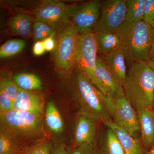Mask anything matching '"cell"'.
<instances>
[{
  "instance_id": "obj_10",
  "label": "cell",
  "mask_w": 154,
  "mask_h": 154,
  "mask_svg": "<svg viewBox=\"0 0 154 154\" xmlns=\"http://www.w3.org/2000/svg\"><path fill=\"white\" fill-rule=\"evenodd\" d=\"M67 8L65 4L59 1H45L34 10L35 21L44 22L55 30L60 27L65 28L69 22Z\"/></svg>"
},
{
  "instance_id": "obj_3",
  "label": "cell",
  "mask_w": 154,
  "mask_h": 154,
  "mask_svg": "<svg viewBox=\"0 0 154 154\" xmlns=\"http://www.w3.org/2000/svg\"><path fill=\"white\" fill-rule=\"evenodd\" d=\"M74 88L78 113L90 116L100 121L111 120L114 99L104 95L79 71L76 76Z\"/></svg>"
},
{
  "instance_id": "obj_2",
  "label": "cell",
  "mask_w": 154,
  "mask_h": 154,
  "mask_svg": "<svg viewBox=\"0 0 154 154\" xmlns=\"http://www.w3.org/2000/svg\"><path fill=\"white\" fill-rule=\"evenodd\" d=\"M122 88L125 96L136 111L152 108L154 71L147 61L130 65Z\"/></svg>"
},
{
  "instance_id": "obj_1",
  "label": "cell",
  "mask_w": 154,
  "mask_h": 154,
  "mask_svg": "<svg viewBox=\"0 0 154 154\" xmlns=\"http://www.w3.org/2000/svg\"><path fill=\"white\" fill-rule=\"evenodd\" d=\"M43 119L34 113L12 109L0 114V132L24 153L47 137Z\"/></svg>"
},
{
  "instance_id": "obj_34",
  "label": "cell",
  "mask_w": 154,
  "mask_h": 154,
  "mask_svg": "<svg viewBox=\"0 0 154 154\" xmlns=\"http://www.w3.org/2000/svg\"><path fill=\"white\" fill-rule=\"evenodd\" d=\"M148 63L149 65L150 66L152 69L154 71V62L152 61H148Z\"/></svg>"
},
{
  "instance_id": "obj_11",
  "label": "cell",
  "mask_w": 154,
  "mask_h": 154,
  "mask_svg": "<svg viewBox=\"0 0 154 154\" xmlns=\"http://www.w3.org/2000/svg\"><path fill=\"white\" fill-rule=\"evenodd\" d=\"M99 121L90 116L78 113L75 119L72 146L75 147L84 143H96Z\"/></svg>"
},
{
  "instance_id": "obj_29",
  "label": "cell",
  "mask_w": 154,
  "mask_h": 154,
  "mask_svg": "<svg viewBox=\"0 0 154 154\" xmlns=\"http://www.w3.org/2000/svg\"><path fill=\"white\" fill-rule=\"evenodd\" d=\"M154 19V0H145L143 21L151 25Z\"/></svg>"
},
{
  "instance_id": "obj_28",
  "label": "cell",
  "mask_w": 154,
  "mask_h": 154,
  "mask_svg": "<svg viewBox=\"0 0 154 154\" xmlns=\"http://www.w3.org/2000/svg\"><path fill=\"white\" fill-rule=\"evenodd\" d=\"M17 149L5 135L0 132V154H23Z\"/></svg>"
},
{
  "instance_id": "obj_6",
  "label": "cell",
  "mask_w": 154,
  "mask_h": 154,
  "mask_svg": "<svg viewBox=\"0 0 154 154\" xmlns=\"http://www.w3.org/2000/svg\"><path fill=\"white\" fill-rule=\"evenodd\" d=\"M98 53V47L94 32L80 35L75 66L79 71L85 75L94 85L106 96L105 90L95 73Z\"/></svg>"
},
{
  "instance_id": "obj_12",
  "label": "cell",
  "mask_w": 154,
  "mask_h": 154,
  "mask_svg": "<svg viewBox=\"0 0 154 154\" xmlns=\"http://www.w3.org/2000/svg\"><path fill=\"white\" fill-rule=\"evenodd\" d=\"M13 109L43 117L45 109L44 96L38 91H26L19 88Z\"/></svg>"
},
{
  "instance_id": "obj_22",
  "label": "cell",
  "mask_w": 154,
  "mask_h": 154,
  "mask_svg": "<svg viewBox=\"0 0 154 154\" xmlns=\"http://www.w3.org/2000/svg\"><path fill=\"white\" fill-rule=\"evenodd\" d=\"M13 81L20 89L24 91H38L42 90V81L34 74L22 73L15 75Z\"/></svg>"
},
{
  "instance_id": "obj_36",
  "label": "cell",
  "mask_w": 154,
  "mask_h": 154,
  "mask_svg": "<svg viewBox=\"0 0 154 154\" xmlns=\"http://www.w3.org/2000/svg\"><path fill=\"white\" fill-rule=\"evenodd\" d=\"M152 109L154 110V94L153 95V98L152 101Z\"/></svg>"
},
{
  "instance_id": "obj_16",
  "label": "cell",
  "mask_w": 154,
  "mask_h": 154,
  "mask_svg": "<svg viewBox=\"0 0 154 154\" xmlns=\"http://www.w3.org/2000/svg\"><path fill=\"white\" fill-rule=\"evenodd\" d=\"M104 62L116 81L122 86L126 79V59L121 48L105 56Z\"/></svg>"
},
{
  "instance_id": "obj_18",
  "label": "cell",
  "mask_w": 154,
  "mask_h": 154,
  "mask_svg": "<svg viewBox=\"0 0 154 154\" xmlns=\"http://www.w3.org/2000/svg\"><path fill=\"white\" fill-rule=\"evenodd\" d=\"M19 88L14 81L2 79L0 82V114L13 109Z\"/></svg>"
},
{
  "instance_id": "obj_14",
  "label": "cell",
  "mask_w": 154,
  "mask_h": 154,
  "mask_svg": "<svg viewBox=\"0 0 154 154\" xmlns=\"http://www.w3.org/2000/svg\"><path fill=\"white\" fill-rule=\"evenodd\" d=\"M104 125L111 128L117 136L125 154H146L140 139L136 138L112 120L103 121Z\"/></svg>"
},
{
  "instance_id": "obj_25",
  "label": "cell",
  "mask_w": 154,
  "mask_h": 154,
  "mask_svg": "<svg viewBox=\"0 0 154 154\" xmlns=\"http://www.w3.org/2000/svg\"><path fill=\"white\" fill-rule=\"evenodd\" d=\"M56 33V30L49 25L40 21H34L32 35L35 41H43L48 37H54Z\"/></svg>"
},
{
  "instance_id": "obj_27",
  "label": "cell",
  "mask_w": 154,
  "mask_h": 154,
  "mask_svg": "<svg viewBox=\"0 0 154 154\" xmlns=\"http://www.w3.org/2000/svg\"><path fill=\"white\" fill-rule=\"evenodd\" d=\"M69 154H99L97 143H84L67 147Z\"/></svg>"
},
{
  "instance_id": "obj_33",
  "label": "cell",
  "mask_w": 154,
  "mask_h": 154,
  "mask_svg": "<svg viewBox=\"0 0 154 154\" xmlns=\"http://www.w3.org/2000/svg\"><path fill=\"white\" fill-rule=\"evenodd\" d=\"M149 60L154 62V38L149 52Z\"/></svg>"
},
{
  "instance_id": "obj_32",
  "label": "cell",
  "mask_w": 154,
  "mask_h": 154,
  "mask_svg": "<svg viewBox=\"0 0 154 154\" xmlns=\"http://www.w3.org/2000/svg\"><path fill=\"white\" fill-rule=\"evenodd\" d=\"M51 154H69L67 147L64 143L58 144L52 148Z\"/></svg>"
},
{
  "instance_id": "obj_21",
  "label": "cell",
  "mask_w": 154,
  "mask_h": 154,
  "mask_svg": "<svg viewBox=\"0 0 154 154\" xmlns=\"http://www.w3.org/2000/svg\"><path fill=\"white\" fill-rule=\"evenodd\" d=\"M45 122L48 129L55 134H60L64 130L62 117L55 103L48 102L45 111Z\"/></svg>"
},
{
  "instance_id": "obj_7",
  "label": "cell",
  "mask_w": 154,
  "mask_h": 154,
  "mask_svg": "<svg viewBox=\"0 0 154 154\" xmlns=\"http://www.w3.org/2000/svg\"><path fill=\"white\" fill-rule=\"evenodd\" d=\"M101 1L94 0L68 6L67 14L80 35L93 32L101 14Z\"/></svg>"
},
{
  "instance_id": "obj_8",
  "label": "cell",
  "mask_w": 154,
  "mask_h": 154,
  "mask_svg": "<svg viewBox=\"0 0 154 154\" xmlns=\"http://www.w3.org/2000/svg\"><path fill=\"white\" fill-rule=\"evenodd\" d=\"M126 0L101 1V14L94 33L115 32L126 21Z\"/></svg>"
},
{
  "instance_id": "obj_35",
  "label": "cell",
  "mask_w": 154,
  "mask_h": 154,
  "mask_svg": "<svg viewBox=\"0 0 154 154\" xmlns=\"http://www.w3.org/2000/svg\"><path fill=\"white\" fill-rule=\"evenodd\" d=\"M146 154H154V146Z\"/></svg>"
},
{
  "instance_id": "obj_15",
  "label": "cell",
  "mask_w": 154,
  "mask_h": 154,
  "mask_svg": "<svg viewBox=\"0 0 154 154\" xmlns=\"http://www.w3.org/2000/svg\"><path fill=\"white\" fill-rule=\"evenodd\" d=\"M139 123L141 141L145 149L154 146V110L146 108L137 111Z\"/></svg>"
},
{
  "instance_id": "obj_23",
  "label": "cell",
  "mask_w": 154,
  "mask_h": 154,
  "mask_svg": "<svg viewBox=\"0 0 154 154\" xmlns=\"http://www.w3.org/2000/svg\"><path fill=\"white\" fill-rule=\"evenodd\" d=\"M145 0H126V21L138 22L143 19Z\"/></svg>"
},
{
  "instance_id": "obj_37",
  "label": "cell",
  "mask_w": 154,
  "mask_h": 154,
  "mask_svg": "<svg viewBox=\"0 0 154 154\" xmlns=\"http://www.w3.org/2000/svg\"><path fill=\"white\" fill-rule=\"evenodd\" d=\"M151 26L154 32V19L152 23Z\"/></svg>"
},
{
  "instance_id": "obj_20",
  "label": "cell",
  "mask_w": 154,
  "mask_h": 154,
  "mask_svg": "<svg viewBox=\"0 0 154 154\" xmlns=\"http://www.w3.org/2000/svg\"><path fill=\"white\" fill-rule=\"evenodd\" d=\"M98 47V53L106 56L120 48V39L116 32H99L94 33Z\"/></svg>"
},
{
  "instance_id": "obj_31",
  "label": "cell",
  "mask_w": 154,
  "mask_h": 154,
  "mask_svg": "<svg viewBox=\"0 0 154 154\" xmlns=\"http://www.w3.org/2000/svg\"><path fill=\"white\" fill-rule=\"evenodd\" d=\"M42 41L46 51H51L54 50L56 45V42L55 41L54 36L48 37Z\"/></svg>"
},
{
  "instance_id": "obj_4",
  "label": "cell",
  "mask_w": 154,
  "mask_h": 154,
  "mask_svg": "<svg viewBox=\"0 0 154 154\" xmlns=\"http://www.w3.org/2000/svg\"><path fill=\"white\" fill-rule=\"evenodd\" d=\"M121 43V49L130 65L149 60V52L154 38L151 25L143 20L125 22L116 31Z\"/></svg>"
},
{
  "instance_id": "obj_5",
  "label": "cell",
  "mask_w": 154,
  "mask_h": 154,
  "mask_svg": "<svg viewBox=\"0 0 154 154\" xmlns=\"http://www.w3.org/2000/svg\"><path fill=\"white\" fill-rule=\"evenodd\" d=\"M80 36L71 22H69L58 36L54 60L57 69L63 75L69 74L75 66Z\"/></svg>"
},
{
  "instance_id": "obj_17",
  "label": "cell",
  "mask_w": 154,
  "mask_h": 154,
  "mask_svg": "<svg viewBox=\"0 0 154 154\" xmlns=\"http://www.w3.org/2000/svg\"><path fill=\"white\" fill-rule=\"evenodd\" d=\"M105 125L99 144V154H125L117 136L113 130Z\"/></svg>"
},
{
  "instance_id": "obj_9",
  "label": "cell",
  "mask_w": 154,
  "mask_h": 154,
  "mask_svg": "<svg viewBox=\"0 0 154 154\" xmlns=\"http://www.w3.org/2000/svg\"><path fill=\"white\" fill-rule=\"evenodd\" d=\"M111 117L113 122L133 137L140 138L137 112L125 96L113 100Z\"/></svg>"
},
{
  "instance_id": "obj_13",
  "label": "cell",
  "mask_w": 154,
  "mask_h": 154,
  "mask_svg": "<svg viewBox=\"0 0 154 154\" xmlns=\"http://www.w3.org/2000/svg\"><path fill=\"white\" fill-rule=\"evenodd\" d=\"M95 73L104 88L106 96L115 99L124 96L122 86L116 79L104 60L99 57L97 59Z\"/></svg>"
},
{
  "instance_id": "obj_26",
  "label": "cell",
  "mask_w": 154,
  "mask_h": 154,
  "mask_svg": "<svg viewBox=\"0 0 154 154\" xmlns=\"http://www.w3.org/2000/svg\"><path fill=\"white\" fill-rule=\"evenodd\" d=\"M52 148V143L46 137L29 148L23 154H51Z\"/></svg>"
},
{
  "instance_id": "obj_19",
  "label": "cell",
  "mask_w": 154,
  "mask_h": 154,
  "mask_svg": "<svg viewBox=\"0 0 154 154\" xmlns=\"http://www.w3.org/2000/svg\"><path fill=\"white\" fill-rule=\"evenodd\" d=\"M33 20L30 15L25 14H16L9 22L11 33L24 38H29L33 34Z\"/></svg>"
},
{
  "instance_id": "obj_24",
  "label": "cell",
  "mask_w": 154,
  "mask_h": 154,
  "mask_svg": "<svg viewBox=\"0 0 154 154\" xmlns=\"http://www.w3.org/2000/svg\"><path fill=\"white\" fill-rule=\"evenodd\" d=\"M26 45L25 40L12 39L8 40L0 47V58H8L19 54L24 50Z\"/></svg>"
},
{
  "instance_id": "obj_30",
  "label": "cell",
  "mask_w": 154,
  "mask_h": 154,
  "mask_svg": "<svg viewBox=\"0 0 154 154\" xmlns=\"http://www.w3.org/2000/svg\"><path fill=\"white\" fill-rule=\"evenodd\" d=\"M45 51L43 41H36L33 44L32 51L34 55L40 56L44 54Z\"/></svg>"
}]
</instances>
